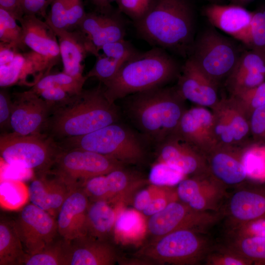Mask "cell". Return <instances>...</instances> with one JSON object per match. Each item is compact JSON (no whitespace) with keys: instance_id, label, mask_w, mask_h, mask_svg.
Wrapping results in <instances>:
<instances>
[{"instance_id":"obj_10","label":"cell","mask_w":265,"mask_h":265,"mask_svg":"<svg viewBox=\"0 0 265 265\" xmlns=\"http://www.w3.org/2000/svg\"><path fill=\"white\" fill-rule=\"evenodd\" d=\"M223 217L221 212L197 211L178 200L170 203L161 211L149 217L148 233L152 235L154 239L184 229L205 233Z\"/></svg>"},{"instance_id":"obj_6","label":"cell","mask_w":265,"mask_h":265,"mask_svg":"<svg viewBox=\"0 0 265 265\" xmlns=\"http://www.w3.org/2000/svg\"><path fill=\"white\" fill-rule=\"evenodd\" d=\"M236 41L219 33L213 26L208 27L195 37L188 58L219 87L232 73L245 50Z\"/></svg>"},{"instance_id":"obj_55","label":"cell","mask_w":265,"mask_h":265,"mask_svg":"<svg viewBox=\"0 0 265 265\" xmlns=\"http://www.w3.org/2000/svg\"><path fill=\"white\" fill-rule=\"evenodd\" d=\"M94 6L95 10L105 12L112 9L110 4L108 3L107 0H89Z\"/></svg>"},{"instance_id":"obj_48","label":"cell","mask_w":265,"mask_h":265,"mask_svg":"<svg viewBox=\"0 0 265 265\" xmlns=\"http://www.w3.org/2000/svg\"><path fill=\"white\" fill-rule=\"evenodd\" d=\"M249 121L252 140L265 144V105L254 110Z\"/></svg>"},{"instance_id":"obj_21","label":"cell","mask_w":265,"mask_h":265,"mask_svg":"<svg viewBox=\"0 0 265 265\" xmlns=\"http://www.w3.org/2000/svg\"><path fill=\"white\" fill-rule=\"evenodd\" d=\"M186 101L212 109L218 103L219 87L209 79L189 58L182 65L175 86Z\"/></svg>"},{"instance_id":"obj_27","label":"cell","mask_w":265,"mask_h":265,"mask_svg":"<svg viewBox=\"0 0 265 265\" xmlns=\"http://www.w3.org/2000/svg\"><path fill=\"white\" fill-rule=\"evenodd\" d=\"M265 81V58L256 52L244 50L224 83L230 95H235Z\"/></svg>"},{"instance_id":"obj_40","label":"cell","mask_w":265,"mask_h":265,"mask_svg":"<svg viewBox=\"0 0 265 265\" xmlns=\"http://www.w3.org/2000/svg\"><path fill=\"white\" fill-rule=\"evenodd\" d=\"M252 13L250 43L248 47L265 58V6Z\"/></svg>"},{"instance_id":"obj_51","label":"cell","mask_w":265,"mask_h":265,"mask_svg":"<svg viewBox=\"0 0 265 265\" xmlns=\"http://www.w3.org/2000/svg\"><path fill=\"white\" fill-rule=\"evenodd\" d=\"M13 108V100L8 92L2 88L0 91V129L10 128V121Z\"/></svg>"},{"instance_id":"obj_5","label":"cell","mask_w":265,"mask_h":265,"mask_svg":"<svg viewBox=\"0 0 265 265\" xmlns=\"http://www.w3.org/2000/svg\"><path fill=\"white\" fill-rule=\"evenodd\" d=\"M141 134L128 126L115 122L89 133L57 141L64 149H78L106 156L125 164L143 162L146 142Z\"/></svg>"},{"instance_id":"obj_38","label":"cell","mask_w":265,"mask_h":265,"mask_svg":"<svg viewBox=\"0 0 265 265\" xmlns=\"http://www.w3.org/2000/svg\"><path fill=\"white\" fill-rule=\"evenodd\" d=\"M7 11L0 8V41L11 46L18 52L28 48L25 44L24 32L21 26Z\"/></svg>"},{"instance_id":"obj_8","label":"cell","mask_w":265,"mask_h":265,"mask_svg":"<svg viewBox=\"0 0 265 265\" xmlns=\"http://www.w3.org/2000/svg\"><path fill=\"white\" fill-rule=\"evenodd\" d=\"M60 149L57 142L45 133L23 135L12 132L0 136V155L3 161L36 174L52 168Z\"/></svg>"},{"instance_id":"obj_43","label":"cell","mask_w":265,"mask_h":265,"mask_svg":"<svg viewBox=\"0 0 265 265\" xmlns=\"http://www.w3.org/2000/svg\"><path fill=\"white\" fill-rule=\"evenodd\" d=\"M204 262L208 265H249L251 263L226 246L210 250Z\"/></svg>"},{"instance_id":"obj_13","label":"cell","mask_w":265,"mask_h":265,"mask_svg":"<svg viewBox=\"0 0 265 265\" xmlns=\"http://www.w3.org/2000/svg\"><path fill=\"white\" fill-rule=\"evenodd\" d=\"M14 224L28 255L42 251L58 235L56 220L53 215L32 203L23 208Z\"/></svg>"},{"instance_id":"obj_7","label":"cell","mask_w":265,"mask_h":265,"mask_svg":"<svg viewBox=\"0 0 265 265\" xmlns=\"http://www.w3.org/2000/svg\"><path fill=\"white\" fill-rule=\"evenodd\" d=\"M204 233L190 229L174 231L154 239L138 252L150 263L197 265L204 261L212 248Z\"/></svg>"},{"instance_id":"obj_50","label":"cell","mask_w":265,"mask_h":265,"mask_svg":"<svg viewBox=\"0 0 265 265\" xmlns=\"http://www.w3.org/2000/svg\"><path fill=\"white\" fill-rule=\"evenodd\" d=\"M161 186L151 184L147 188L137 192L132 200L134 208L142 212L149 206Z\"/></svg>"},{"instance_id":"obj_19","label":"cell","mask_w":265,"mask_h":265,"mask_svg":"<svg viewBox=\"0 0 265 265\" xmlns=\"http://www.w3.org/2000/svg\"><path fill=\"white\" fill-rule=\"evenodd\" d=\"M202 13L212 26L248 47L252 12L231 3H209L203 8Z\"/></svg>"},{"instance_id":"obj_2","label":"cell","mask_w":265,"mask_h":265,"mask_svg":"<svg viewBox=\"0 0 265 265\" xmlns=\"http://www.w3.org/2000/svg\"><path fill=\"white\" fill-rule=\"evenodd\" d=\"M119 119L117 106L107 99L100 83L52 109L44 133L59 141L89 133Z\"/></svg>"},{"instance_id":"obj_37","label":"cell","mask_w":265,"mask_h":265,"mask_svg":"<svg viewBox=\"0 0 265 265\" xmlns=\"http://www.w3.org/2000/svg\"><path fill=\"white\" fill-rule=\"evenodd\" d=\"M87 78L72 77L64 72L48 74L41 78L29 89L37 95L41 90L50 87L61 88L71 95L80 93Z\"/></svg>"},{"instance_id":"obj_25","label":"cell","mask_w":265,"mask_h":265,"mask_svg":"<svg viewBox=\"0 0 265 265\" xmlns=\"http://www.w3.org/2000/svg\"><path fill=\"white\" fill-rule=\"evenodd\" d=\"M24 42L31 51L46 59L53 67L61 60L57 36L51 26L35 15H24L19 21Z\"/></svg>"},{"instance_id":"obj_12","label":"cell","mask_w":265,"mask_h":265,"mask_svg":"<svg viewBox=\"0 0 265 265\" xmlns=\"http://www.w3.org/2000/svg\"><path fill=\"white\" fill-rule=\"evenodd\" d=\"M147 182L148 180L122 167L88 179L82 188L91 200H105L113 205H126L135 192Z\"/></svg>"},{"instance_id":"obj_16","label":"cell","mask_w":265,"mask_h":265,"mask_svg":"<svg viewBox=\"0 0 265 265\" xmlns=\"http://www.w3.org/2000/svg\"><path fill=\"white\" fill-rule=\"evenodd\" d=\"M179 199L194 210L221 212L226 188L209 175L186 177L177 186Z\"/></svg>"},{"instance_id":"obj_24","label":"cell","mask_w":265,"mask_h":265,"mask_svg":"<svg viewBox=\"0 0 265 265\" xmlns=\"http://www.w3.org/2000/svg\"><path fill=\"white\" fill-rule=\"evenodd\" d=\"M76 188L50 169L36 174L27 188L28 196L36 207L51 214V212L57 213L66 199Z\"/></svg>"},{"instance_id":"obj_49","label":"cell","mask_w":265,"mask_h":265,"mask_svg":"<svg viewBox=\"0 0 265 265\" xmlns=\"http://www.w3.org/2000/svg\"><path fill=\"white\" fill-rule=\"evenodd\" d=\"M37 95L47 103L52 109L67 103L73 96L58 87H50L43 89Z\"/></svg>"},{"instance_id":"obj_20","label":"cell","mask_w":265,"mask_h":265,"mask_svg":"<svg viewBox=\"0 0 265 265\" xmlns=\"http://www.w3.org/2000/svg\"><path fill=\"white\" fill-rule=\"evenodd\" d=\"M243 148L216 145L206 155L209 175L226 188L248 181L242 162Z\"/></svg>"},{"instance_id":"obj_57","label":"cell","mask_w":265,"mask_h":265,"mask_svg":"<svg viewBox=\"0 0 265 265\" xmlns=\"http://www.w3.org/2000/svg\"><path fill=\"white\" fill-rule=\"evenodd\" d=\"M210 2V3L223 4L225 0H205Z\"/></svg>"},{"instance_id":"obj_39","label":"cell","mask_w":265,"mask_h":265,"mask_svg":"<svg viewBox=\"0 0 265 265\" xmlns=\"http://www.w3.org/2000/svg\"><path fill=\"white\" fill-rule=\"evenodd\" d=\"M187 177L176 168L157 161L151 168L148 181L151 184L162 186H174Z\"/></svg>"},{"instance_id":"obj_36","label":"cell","mask_w":265,"mask_h":265,"mask_svg":"<svg viewBox=\"0 0 265 265\" xmlns=\"http://www.w3.org/2000/svg\"><path fill=\"white\" fill-rule=\"evenodd\" d=\"M68 249V241L62 238L54 240L42 251L32 255L27 254L23 265H67Z\"/></svg>"},{"instance_id":"obj_15","label":"cell","mask_w":265,"mask_h":265,"mask_svg":"<svg viewBox=\"0 0 265 265\" xmlns=\"http://www.w3.org/2000/svg\"><path fill=\"white\" fill-rule=\"evenodd\" d=\"M157 161L164 162L186 177L209 175L206 155L176 133L156 145Z\"/></svg>"},{"instance_id":"obj_45","label":"cell","mask_w":265,"mask_h":265,"mask_svg":"<svg viewBox=\"0 0 265 265\" xmlns=\"http://www.w3.org/2000/svg\"><path fill=\"white\" fill-rule=\"evenodd\" d=\"M178 200L179 199L176 187L161 186L150 204L142 212L146 217H149L161 211L170 203Z\"/></svg>"},{"instance_id":"obj_11","label":"cell","mask_w":265,"mask_h":265,"mask_svg":"<svg viewBox=\"0 0 265 265\" xmlns=\"http://www.w3.org/2000/svg\"><path fill=\"white\" fill-rule=\"evenodd\" d=\"M212 111L216 145L243 148L253 141L249 118L234 97L220 98Z\"/></svg>"},{"instance_id":"obj_56","label":"cell","mask_w":265,"mask_h":265,"mask_svg":"<svg viewBox=\"0 0 265 265\" xmlns=\"http://www.w3.org/2000/svg\"><path fill=\"white\" fill-rule=\"evenodd\" d=\"M230 3L245 7L254 0H229Z\"/></svg>"},{"instance_id":"obj_18","label":"cell","mask_w":265,"mask_h":265,"mask_svg":"<svg viewBox=\"0 0 265 265\" xmlns=\"http://www.w3.org/2000/svg\"><path fill=\"white\" fill-rule=\"evenodd\" d=\"M246 183L238 186L222 207L221 212L223 217H227L230 228L265 218V185Z\"/></svg>"},{"instance_id":"obj_41","label":"cell","mask_w":265,"mask_h":265,"mask_svg":"<svg viewBox=\"0 0 265 265\" xmlns=\"http://www.w3.org/2000/svg\"><path fill=\"white\" fill-rule=\"evenodd\" d=\"M123 64L105 54H100L96 57L94 65L85 77L87 79L95 78L104 85L116 75Z\"/></svg>"},{"instance_id":"obj_33","label":"cell","mask_w":265,"mask_h":265,"mask_svg":"<svg viewBox=\"0 0 265 265\" xmlns=\"http://www.w3.org/2000/svg\"><path fill=\"white\" fill-rule=\"evenodd\" d=\"M27 255L14 222L1 220L0 265H23Z\"/></svg>"},{"instance_id":"obj_9","label":"cell","mask_w":265,"mask_h":265,"mask_svg":"<svg viewBox=\"0 0 265 265\" xmlns=\"http://www.w3.org/2000/svg\"><path fill=\"white\" fill-rule=\"evenodd\" d=\"M122 167L123 164L106 156L84 150L60 147L50 169L78 188L90 178Z\"/></svg>"},{"instance_id":"obj_3","label":"cell","mask_w":265,"mask_h":265,"mask_svg":"<svg viewBox=\"0 0 265 265\" xmlns=\"http://www.w3.org/2000/svg\"><path fill=\"white\" fill-rule=\"evenodd\" d=\"M131 96L127 114L148 142L156 145L176 132L186 108V100L175 86L156 87Z\"/></svg>"},{"instance_id":"obj_30","label":"cell","mask_w":265,"mask_h":265,"mask_svg":"<svg viewBox=\"0 0 265 265\" xmlns=\"http://www.w3.org/2000/svg\"><path fill=\"white\" fill-rule=\"evenodd\" d=\"M115 206L117 212L112 235L114 240L123 245H139L148 234L146 216L134 208H127L123 204Z\"/></svg>"},{"instance_id":"obj_17","label":"cell","mask_w":265,"mask_h":265,"mask_svg":"<svg viewBox=\"0 0 265 265\" xmlns=\"http://www.w3.org/2000/svg\"><path fill=\"white\" fill-rule=\"evenodd\" d=\"M120 13L113 9L105 12H86L76 29L85 36L95 56L100 54L99 51L104 45L125 39L126 26Z\"/></svg>"},{"instance_id":"obj_54","label":"cell","mask_w":265,"mask_h":265,"mask_svg":"<svg viewBox=\"0 0 265 265\" xmlns=\"http://www.w3.org/2000/svg\"><path fill=\"white\" fill-rule=\"evenodd\" d=\"M18 52L8 44L0 42V66L12 62Z\"/></svg>"},{"instance_id":"obj_28","label":"cell","mask_w":265,"mask_h":265,"mask_svg":"<svg viewBox=\"0 0 265 265\" xmlns=\"http://www.w3.org/2000/svg\"><path fill=\"white\" fill-rule=\"evenodd\" d=\"M49 25L57 38L63 72L74 77H84L82 62L88 54L94 55L93 51L85 36L78 29L69 31Z\"/></svg>"},{"instance_id":"obj_4","label":"cell","mask_w":265,"mask_h":265,"mask_svg":"<svg viewBox=\"0 0 265 265\" xmlns=\"http://www.w3.org/2000/svg\"><path fill=\"white\" fill-rule=\"evenodd\" d=\"M182 67L166 50L154 47L124 63L116 75L104 85L105 94L114 103L127 96L164 86L177 80Z\"/></svg>"},{"instance_id":"obj_52","label":"cell","mask_w":265,"mask_h":265,"mask_svg":"<svg viewBox=\"0 0 265 265\" xmlns=\"http://www.w3.org/2000/svg\"><path fill=\"white\" fill-rule=\"evenodd\" d=\"M24 15H35L45 19L47 16V10L52 0H20Z\"/></svg>"},{"instance_id":"obj_46","label":"cell","mask_w":265,"mask_h":265,"mask_svg":"<svg viewBox=\"0 0 265 265\" xmlns=\"http://www.w3.org/2000/svg\"><path fill=\"white\" fill-rule=\"evenodd\" d=\"M230 238L265 237V218L258 219L229 228Z\"/></svg>"},{"instance_id":"obj_23","label":"cell","mask_w":265,"mask_h":265,"mask_svg":"<svg viewBox=\"0 0 265 265\" xmlns=\"http://www.w3.org/2000/svg\"><path fill=\"white\" fill-rule=\"evenodd\" d=\"M175 133L205 155L216 145L213 114L206 107L186 109Z\"/></svg>"},{"instance_id":"obj_31","label":"cell","mask_w":265,"mask_h":265,"mask_svg":"<svg viewBox=\"0 0 265 265\" xmlns=\"http://www.w3.org/2000/svg\"><path fill=\"white\" fill-rule=\"evenodd\" d=\"M116 212V206L106 201H89L86 213V236L108 241L113 235Z\"/></svg>"},{"instance_id":"obj_53","label":"cell","mask_w":265,"mask_h":265,"mask_svg":"<svg viewBox=\"0 0 265 265\" xmlns=\"http://www.w3.org/2000/svg\"><path fill=\"white\" fill-rule=\"evenodd\" d=\"M0 8L9 13L18 22L24 15L20 0H0Z\"/></svg>"},{"instance_id":"obj_29","label":"cell","mask_w":265,"mask_h":265,"mask_svg":"<svg viewBox=\"0 0 265 265\" xmlns=\"http://www.w3.org/2000/svg\"><path fill=\"white\" fill-rule=\"evenodd\" d=\"M118 260L116 251L108 241L85 235L69 241L67 265H113Z\"/></svg>"},{"instance_id":"obj_47","label":"cell","mask_w":265,"mask_h":265,"mask_svg":"<svg viewBox=\"0 0 265 265\" xmlns=\"http://www.w3.org/2000/svg\"><path fill=\"white\" fill-rule=\"evenodd\" d=\"M153 0H117L118 10L132 20L133 23L141 19L147 12Z\"/></svg>"},{"instance_id":"obj_32","label":"cell","mask_w":265,"mask_h":265,"mask_svg":"<svg viewBox=\"0 0 265 265\" xmlns=\"http://www.w3.org/2000/svg\"><path fill=\"white\" fill-rule=\"evenodd\" d=\"M45 21L69 31L76 29L86 13L83 0H52Z\"/></svg>"},{"instance_id":"obj_14","label":"cell","mask_w":265,"mask_h":265,"mask_svg":"<svg viewBox=\"0 0 265 265\" xmlns=\"http://www.w3.org/2000/svg\"><path fill=\"white\" fill-rule=\"evenodd\" d=\"M10 121L12 132L26 135L44 133L52 108L30 90L13 94Z\"/></svg>"},{"instance_id":"obj_22","label":"cell","mask_w":265,"mask_h":265,"mask_svg":"<svg viewBox=\"0 0 265 265\" xmlns=\"http://www.w3.org/2000/svg\"><path fill=\"white\" fill-rule=\"evenodd\" d=\"M52 68L46 59L31 50L18 52L12 62L0 66V86L6 88L19 84L32 87L49 74Z\"/></svg>"},{"instance_id":"obj_34","label":"cell","mask_w":265,"mask_h":265,"mask_svg":"<svg viewBox=\"0 0 265 265\" xmlns=\"http://www.w3.org/2000/svg\"><path fill=\"white\" fill-rule=\"evenodd\" d=\"M241 159L248 181L265 184V144L253 141L243 148Z\"/></svg>"},{"instance_id":"obj_26","label":"cell","mask_w":265,"mask_h":265,"mask_svg":"<svg viewBox=\"0 0 265 265\" xmlns=\"http://www.w3.org/2000/svg\"><path fill=\"white\" fill-rule=\"evenodd\" d=\"M89 198L81 187L75 189L60 208L56 219L58 235L70 241L86 235Z\"/></svg>"},{"instance_id":"obj_58","label":"cell","mask_w":265,"mask_h":265,"mask_svg":"<svg viewBox=\"0 0 265 265\" xmlns=\"http://www.w3.org/2000/svg\"><path fill=\"white\" fill-rule=\"evenodd\" d=\"M117 0H107L108 3L111 5V3L113 1H116Z\"/></svg>"},{"instance_id":"obj_42","label":"cell","mask_w":265,"mask_h":265,"mask_svg":"<svg viewBox=\"0 0 265 265\" xmlns=\"http://www.w3.org/2000/svg\"><path fill=\"white\" fill-rule=\"evenodd\" d=\"M232 96L235 98L249 118L254 110L265 105V81Z\"/></svg>"},{"instance_id":"obj_1","label":"cell","mask_w":265,"mask_h":265,"mask_svg":"<svg viewBox=\"0 0 265 265\" xmlns=\"http://www.w3.org/2000/svg\"><path fill=\"white\" fill-rule=\"evenodd\" d=\"M195 13L191 0H153L133 24L139 36L150 44L187 59L195 39Z\"/></svg>"},{"instance_id":"obj_35","label":"cell","mask_w":265,"mask_h":265,"mask_svg":"<svg viewBox=\"0 0 265 265\" xmlns=\"http://www.w3.org/2000/svg\"><path fill=\"white\" fill-rule=\"evenodd\" d=\"M226 247L249 261L265 265V237L230 238Z\"/></svg>"},{"instance_id":"obj_44","label":"cell","mask_w":265,"mask_h":265,"mask_svg":"<svg viewBox=\"0 0 265 265\" xmlns=\"http://www.w3.org/2000/svg\"><path fill=\"white\" fill-rule=\"evenodd\" d=\"M104 54L124 64L140 52L125 39L104 45L101 48Z\"/></svg>"}]
</instances>
